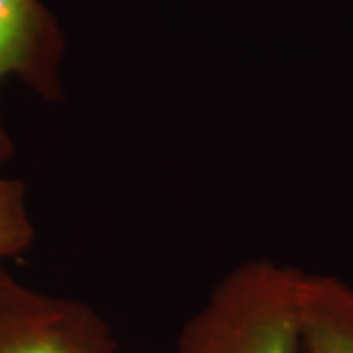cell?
Instances as JSON below:
<instances>
[{
  "instance_id": "cell-2",
  "label": "cell",
  "mask_w": 353,
  "mask_h": 353,
  "mask_svg": "<svg viewBox=\"0 0 353 353\" xmlns=\"http://www.w3.org/2000/svg\"><path fill=\"white\" fill-rule=\"evenodd\" d=\"M112 328L88 303L30 289L0 263V353H116Z\"/></svg>"
},
{
  "instance_id": "cell-3",
  "label": "cell",
  "mask_w": 353,
  "mask_h": 353,
  "mask_svg": "<svg viewBox=\"0 0 353 353\" xmlns=\"http://www.w3.org/2000/svg\"><path fill=\"white\" fill-rule=\"evenodd\" d=\"M65 48L63 30L41 0H0V83L14 77L39 99L59 101ZM12 153V139L0 124V167Z\"/></svg>"
},
{
  "instance_id": "cell-5",
  "label": "cell",
  "mask_w": 353,
  "mask_h": 353,
  "mask_svg": "<svg viewBox=\"0 0 353 353\" xmlns=\"http://www.w3.org/2000/svg\"><path fill=\"white\" fill-rule=\"evenodd\" d=\"M36 240L26 204V185L18 179L0 176V263L18 257Z\"/></svg>"
},
{
  "instance_id": "cell-4",
  "label": "cell",
  "mask_w": 353,
  "mask_h": 353,
  "mask_svg": "<svg viewBox=\"0 0 353 353\" xmlns=\"http://www.w3.org/2000/svg\"><path fill=\"white\" fill-rule=\"evenodd\" d=\"M303 353H353V285L306 273L301 289Z\"/></svg>"
},
{
  "instance_id": "cell-1",
  "label": "cell",
  "mask_w": 353,
  "mask_h": 353,
  "mask_svg": "<svg viewBox=\"0 0 353 353\" xmlns=\"http://www.w3.org/2000/svg\"><path fill=\"white\" fill-rule=\"evenodd\" d=\"M303 277L269 259L234 267L183 324L175 353H303Z\"/></svg>"
}]
</instances>
